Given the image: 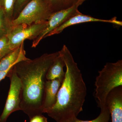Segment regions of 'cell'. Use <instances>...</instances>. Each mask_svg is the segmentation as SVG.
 Segmentation results:
<instances>
[{"instance_id": "1", "label": "cell", "mask_w": 122, "mask_h": 122, "mask_svg": "<svg viewBox=\"0 0 122 122\" xmlns=\"http://www.w3.org/2000/svg\"><path fill=\"white\" fill-rule=\"evenodd\" d=\"M59 51L46 53L34 59L20 62L14 66L21 83V110L30 118L43 113L42 103L46 75Z\"/></svg>"}, {"instance_id": "2", "label": "cell", "mask_w": 122, "mask_h": 122, "mask_svg": "<svg viewBox=\"0 0 122 122\" xmlns=\"http://www.w3.org/2000/svg\"><path fill=\"white\" fill-rule=\"evenodd\" d=\"M59 52L66 70L56 104L46 113L56 122L70 116L77 117L83 110L86 95V86L81 73L69 49L64 45Z\"/></svg>"}, {"instance_id": "3", "label": "cell", "mask_w": 122, "mask_h": 122, "mask_svg": "<svg viewBox=\"0 0 122 122\" xmlns=\"http://www.w3.org/2000/svg\"><path fill=\"white\" fill-rule=\"evenodd\" d=\"M95 82L94 96L101 110L105 109L108 94L115 87L122 86V60L107 62L98 72Z\"/></svg>"}, {"instance_id": "4", "label": "cell", "mask_w": 122, "mask_h": 122, "mask_svg": "<svg viewBox=\"0 0 122 122\" xmlns=\"http://www.w3.org/2000/svg\"><path fill=\"white\" fill-rule=\"evenodd\" d=\"M43 0H31L11 21V26L20 25H30L46 21L51 14Z\"/></svg>"}, {"instance_id": "5", "label": "cell", "mask_w": 122, "mask_h": 122, "mask_svg": "<svg viewBox=\"0 0 122 122\" xmlns=\"http://www.w3.org/2000/svg\"><path fill=\"white\" fill-rule=\"evenodd\" d=\"M47 21L30 25H20L12 26L7 34L9 44L15 49L26 39L34 40L45 28Z\"/></svg>"}, {"instance_id": "6", "label": "cell", "mask_w": 122, "mask_h": 122, "mask_svg": "<svg viewBox=\"0 0 122 122\" xmlns=\"http://www.w3.org/2000/svg\"><path fill=\"white\" fill-rule=\"evenodd\" d=\"M14 66L8 75L10 78L11 83L5 107L0 117V122H6L11 113L21 110L22 86Z\"/></svg>"}, {"instance_id": "7", "label": "cell", "mask_w": 122, "mask_h": 122, "mask_svg": "<svg viewBox=\"0 0 122 122\" xmlns=\"http://www.w3.org/2000/svg\"><path fill=\"white\" fill-rule=\"evenodd\" d=\"M78 6L76 5L71 8L53 13L49 17L45 28L34 40L32 48H35L47 34L60 26L63 22L77 12Z\"/></svg>"}, {"instance_id": "8", "label": "cell", "mask_w": 122, "mask_h": 122, "mask_svg": "<svg viewBox=\"0 0 122 122\" xmlns=\"http://www.w3.org/2000/svg\"><path fill=\"white\" fill-rule=\"evenodd\" d=\"M108 22L120 26L122 25V21L118 20L115 17L113 18L111 20H102L92 17L89 15H84L78 11L74 15L69 18L68 20H66L60 26L47 34L45 38L52 35L59 34L62 32L65 29L71 25L85 22Z\"/></svg>"}, {"instance_id": "9", "label": "cell", "mask_w": 122, "mask_h": 122, "mask_svg": "<svg viewBox=\"0 0 122 122\" xmlns=\"http://www.w3.org/2000/svg\"><path fill=\"white\" fill-rule=\"evenodd\" d=\"M106 104L110 110L112 122H122V86L115 87L109 93Z\"/></svg>"}, {"instance_id": "10", "label": "cell", "mask_w": 122, "mask_h": 122, "mask_svg": "<svg viewBox=\"0 0 122 122\" xmlns=\"http://www.w3.org/2000/svg\"><path fill=\"white\" fill-rule=\"evenodd\" d=\"M62 82L59 79L46 81L42 103L43 113H46L56 104L58 93Z\"/></svg>"}, {"instance_id": "11", "label": "cell", "mask_w": 122, "mask_h": 122, "mask_svg": "<svg viewBox=\"0 0 122 122\" xmlns=\"http://www.w3.org/2000/svg\"><path fill=\"white\" fill-rule=\"evenodd\" d=\"M24 43L0 60V71L12 69L16 63L29 59L25 56Z\"/></svg>"}, {"instance_id": "12", "label": "cell", "mask_w": 122, "mask_h": 122, "mask_svg": "<svg viewBox=\"0 0 122 122\" xmlns=\"http://www.w3.org/2000/svg\"><path fill=\"white\" fill-rule=\"evenodd\" d=\"M65 66V64L59 54L48 70L46 77V80L51 81L59 79L63 82L65 74V72L63 70Z\"/></svg>"}, {"instance_id": "13", "label": "cell", "mask_w": 122, "mask_h": 122, "mask_svg": "<svg viewBox=\"0 0 122 122\" xmlns=\"http://www.w3.org/2000/svg\"><path fill=\"white\" fill-rule=\"evenodd\" d=\"M51 13L69 8L77 5L79 0H43Z\"/></svg>"}, {"instance_id": "14", "label": "cell", "mask_w": 122, "mask_h": 122, "mask_svg": "<svg viewBox=\"0 0 122 122\" xmlns=\"http://www.w3.org/2000/svg\"><path fill=\"white\" fill-rule=\"evenodd\" d=\"M110 116V110L106 106L105 109L101 110L100 114L93 120H81L76 116H71L62 119L59 122H109Z\"/></svg>"}, {"instance_id": "15", "label": "cell", "mask_w": 122, "mask_h": 122, "mask_svg": "<svg viewBox=\"0 0 122 122\" xmlns=\"http://www.w3.org/2000/svg\"><path fill=\"white\" fill-rule=\"evenodd\" d=\"M16 0H1L0 7L6 17L10 20L13 19L14 8Z\"/></svg>"}, {"instance_id": "16", "label": "cell", "mask_w": 122, "mask_h": 122, "mask_svg": "<svg viewBox=\"0 0 122 122\" xmlns=\"http://www.w3.org/2000/svg\"><path fill=\"white\" fill-rule=\"evenodd\" d=\"M11 21L6 17L0 7V37L7 35L11 30Z\"/></svg>"}, {"instance_id": "17", "label": "cell", "mask_w": 122, "mask_h": 122, "mask_svg": "<svg viewBox=\"0 0 122 122\" xmlns=\"http://www.w3.org/2000/svg\"><path fill=\"white\" fill-rule=\"evenodd\" d=\"M13 50L9 44L7 35L0 37V60Z\"/></svg>"}, {"instance_id": "18", "label": "cell", "mask_w": 122, "mask_h": 122, "mask_svg": "<svg viewBox=\"0 0 122 122\" xmlns=\"http://www.w3.org/2000/svg\"><path fill=\"white\" fill-rule=\"evenodd\" d=\"M30 122H48V119L42 114L36 115L30 118Z\"/></svg>"}, {"instance_id": "19", "label": "cell", "mask_w": 122, "mask_h": 122, "mask_svg": "<svg viewBox=\"0 0 122 122\" xmlns=\"http://www.w3.org/2000/svg\"><path fill=\"white\" fill-rule=\"evenodd\" d=\"M27 0H16L14 8V13L17 14V13L20 12L22 6L25 4ZM14 16V15H13Z\"/></svg>"}, {"instance_id": "20", "label": "cell", "mask_w": 122, "mask_h": 122, "mask_svg": "<svg viewBox=\"0 0 122 122\" xmlns=\"http://www.w3.org/2000/svg\"><path fill=\"white\" fill-rule=\"evenodd\" d=\"M12 69H9L5 71H0V81L4 79L6 76H8L9 73Z\"/></svg>"}, {"instance_id": "21", "label": "cell", "mask_w": 122, "mask_h": 122, "mask_svg": "<svg viewBox=\"0 0 122 122\" xmlns=\"http://www.w3.org/2000/svg\"><path fill=\"white\" fill-rule=\"evenodd\" d=\"M86 0H79L77 4V5L79 7V5H81Z\"/></svg>"}, {"instance_id": "22", "label": "cell", "mask_w": 122, "mask_h": 122, "mask_svg": "<svg viewBox=\"0 0 122 122\" xmlns=\"http://www.w3.org/2000/svg\"></svg>"}]
</instances>
